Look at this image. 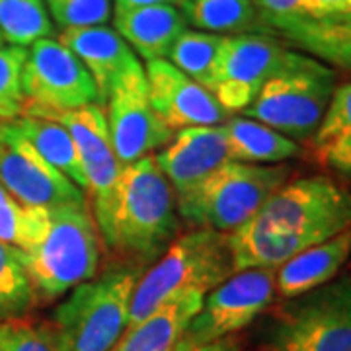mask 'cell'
I'll use <instances>...</instances> for the list:
<instances>
[{
  "label": "cell",
  "instance_id": "cell-26",
  "mask_svg": "<svg viewBox=\"0 0 351 351\" xmlns=\"http://www.w3.org/2000/svg\"><path fill=\"white\" fill-rule=\"evenodd\" d=\"M223 43H225V36L199 32V29H191V32L186 29L176 39L166 61L211 92L215 69L219 63Z\"/></svg>",
  "mask_w": 351,
  "mask_h": 351
},
{
  "label": "cell",
  "instance_id": "cell-10",
  "mask_svg": "<svg viewBox=\"0 0 351 351\" xmlns=\"http://www.w3.org/2000/svg\"><path fill=\"white\" fill-rule=\"evenodd\" d=\"M22 88L25 108L66 112L101 106L94 78L59 39H39L32 45L22 73Z\"/></svg>",
  "mask_w": 351,
  "mask_h": 351
},
{
  "label": "cell",
  "instance_id": "cell-19",
  "mask_svg": "<svg viewBox=\"0 0 351 351\" xmlns=\"http://www.w3.org/2000/svg\"><path fill=\"white\" fill-rule=\"evenodd\" d=\"M115 32L137 51L147 63L162 61L186 32V18L174 4H156L125 12H115Z\"/></svg>",
  "mask_w": 351,
  "mask_h": 351
},
{
  "label": "cell",
  "instance_id": "cell-13",
  "mask_svg": "<svg viewBox=\"0 0 351 351\" xmlns=\"http://www.w3.org/2000/svg\"><path fill=\"white\" fill-rule=\"evenodd\" d=\"M0 184L27 207L86 203L84 191L63 172L53 168L12 123H2Z\"/></svg>",
  "mask_w": 351,
  "mask_h": 351
},
{
  "label": "cell",
  "instance_id": "cell-36",
  "mask_svg": "<svg viewBox=\"0 0 351 351\" xmlns=\"http://www.w3.org/2000/svg\"><path fill=\"white\" fill-rule=\"evenodd\" d=\"M180 2L182 0H115V12H125V10L156 6V4H174V6H180Z\"/></svg>",
  "mask_w": 351,
  "mask_h": 351
},
{
  "label": "cell",
  "instance_id": "cell-4",
  "mask_svg": "<svg viewBox=\"0 0 351 351\" xmlns=\"http://www.w3.org/2000/svg\"><path fill=\"white\" fill-rule=\"evenodd\" d=\"M232 274L228 234L211 228H195L176 237L137 281L131 297L129 326L145 320L149 314L182 295H207Z\"/></svg>",
  "mask_w": 351,
  "mask_h": 351
},
{
  "label": "cell",
  "instance_id": "cell-29",
  "mask_svg": "<svg viewBox=\"0 0 351 351\" xmlns=\"http://www.w3.org/2000/svg\"><path fill=\"white\" fill-rule=\"evenodd\" d=\"M49 207H27L0 184V242L27 252L38 244L47 226Z\"/></svg>",
  "mask_w": 351,
  "mask_h": 351
},
{
  "label": "cell",
  "instance_id": "cell-11",
  "mask_svg": "<svg viewBox=\"0 0 351 351\" xmlns=\"http://www.w3.org/2000/svg\"><path fill=\"white\" fill-rule=\"evenodd\" d=\"M293 49L267 34L225 36L211 94L228 113L242 112L263 84L289 63Z\"/></svg>",
  "mask_w": 351,
  "mask_h": 351
},
{
  "label": "cell",
  "instance_id": "cell-21",
  "mask_svg": "<svg viewBox=\"0 0 351 351\" xmlns=\"http://www.w3.org/2000/svg\"><path fill=\"white\" fill-rule=\"evenodd\" d=\"M228 160L246 164H283L301 156L297 141L244 115H230L221 125Z\"/></svg>",
  "mask_w": 351,
  "mask_h": 351
},
{
  "label": "cell",
  "instance_id": "cell-17",
  "mask_svg": "<svg viewBox=\"0 0 351 351\" xmlns=\"http://www.w3.org/2000/svg\"><path fill=\"white\" fill-rule=\"evenodd\" d=\"M59 41L73 51L78 61L86 66L98 86L101 106L106 104L119 76L129 69V64L137 61L125 39L108 25L63 29Z\"/></svg>",
  "mask_w": 351,
  "mask_h": 351
},
{
  "label": "cell",
  "instance_id": "cell-37",
  "mask_svg": "<svg viewBox=\"0 0 351 351\" xmlns=\"http://www.w3.org/2000/svg\"><path fill=\"white\" fill-rule=\"evenodd\" d=\"M2 43H4V39H2V34H0V47H2Z\"/></svg>",
  "mask_w": 351,
  "mask_h": 351
},
{
  "label": "cell",
  "instance_id": "cell-18",
  "mask_svg": "<svg viewBox=\"0 0 351 351\" xmlns=\"http://www.w3.org/2000/svg\"><path fill=\"white\" fill-rule=\"evenodd\" d=\"M351 256V228L297 254L276 269V293L283 299L304 295L338 276Z\"/></svg>",
  "mask_w": 351,
  "mask_h": 351
},
{
  "label": "cell",
  "instance_id": "cell-1",
  "mask_svg": "<svg viewBox=\"0 0 351 351\" xmlns=\"http://www.w3.org/2000/svg\"><path fill=\"white\" fill-rule=\"evenodd\" d=\"M346 228H351L350 189L328 176L297 178L228 234L232 269H277Z\"/></svg>",
  "mask_w": 351,
  "mask_h": 351
},
{
  "label": "cell",
  "instance_id": "cell-35",
  "mask_svg": "<svg viewBox=\"0 0 351 351\" xmlns=\"http://www.w3.org/2000/svg\"><path fill=\"white\" fill-rule=\"evenodd\" d=\"M240 339L237 336H226V338L207 341V343H191L188 339H180L174 351H240Z\"/></svg>",
  "mask_w": 351,
  "mask_h": 351
},
{
  "label": "cell",
  "instance_id": "cell-28",
  "mask_svg": "<svg viewBox=\"0 0 351 351\" xmlns=\"http://www.w3.org/2000/svg\"><path fill=\"white\" fill-rule=\"evenodd\" d=\"M0 34L16 47H27L36 41L53 38L47 6L43 0H0Z\"/></svg>",
  "mask_w": 351,
  "mask_h": 351
},
{
  "label": "cell",
  "instance_id": "cell-14",
  "mask_svg": "<svg viewBox=\"0 0 351 351\" xmlns=\"http://www.w3.org/2000/svg\"><path fill=\"white\" fill-rule=\"evenodd\" d=\"M22 115L53 119L69 129L71 137L75 138L82 170L86 176V193L92 197V207L100 205L121 172V166L113 152L104 106L96 104V106H86L80 110H66V112L24 108Z\"/></svg>",
  "mask_w": 351,
  "mask_h": 351
},
{
  "label": "cell",
  "instance_id": "cell-7",
  "mask_svg": "<svg viewBox=\"0 0 351 351\" xmlns=\"http://www.w3.org/2000/svg\"><path fill=\"white\" fill-rule=\"evenodd\" d=\"M334 90L336 71L332 66L293 51L289 63L240 113L293 141H306L320 125Z\"/></svg>",
  "mask_w": 351,
  "mask_h": 351
},
{
  "label": "cell",
  "instance_id": "cell-23",
  "mask_svg": "<svg viewBox=\"0 0 351 351\" xmlns=\"http://www.w3.org/2000/svg\"><path fill=\"white\" fill-rule=\"evenodd\" d=\"M12 125L27 138V143L47 160V162L63 172L69 180H73L82 191L88 189L86 176L82 170V162L78 156L75 138L71 137L69 129L53 119L22 115Z\"/></svg>",
  "mask_w": 351,
  "mask_h": 351
},
{
  "label": "cell",
  "instance_id": "cell-2",
  "mask_svg": "<svg viewBox=\"0 0 351 351\" xmlns=\"http://www.w3.org/2000/svg\"><path fill=\"white\" fill-rule=\"evenodd\" d=\"M104 244L127 263H154L178 234L174 189L152 156L121 168L113 188L92 207Z\"/></svg>",
  "mask_w": 351,
  "mask_h": 351
},
{
  "label": "cell",
  "instance_id": "cell-25",
  "mask_svg": "<svg viewBox=\"0 0 351 351\" xmlns=\"http://www.w3.org/2000/svg\"><path fill=\"white\" fill-rule=\"evenodd\" d=\"M277 36L328 66H336L351 73V20L350 22L301 20L283 27Z\"/></svg>",
  "mask_w": 351,
  "mask_h": 351
},
{
  "label": "cell",
  "instance_id": "cell-24",
  "mask_svg": "<svg viewBox=\"0 0 351 351\" xmlns=\"http://www.w3.org/2000/svg\"><path fill=\"white\" fill-rule=\"evenodd\" d=\"M180 12L199 32L219 36L265 34L254 0H182Z\"/></svg>",
  "mask_w": 351,
  "mask_h": 351
},
{
  "label": "cell",
  "instance_id": "cell-27",
  "mask_svg": "<svg viewBox=\"0 0 351 351\" xmlns=\"http://www.w3.org/2000/svg\"><path fill=\"white\" fill-rule=\"evenodd\" d=\"M38 302V293L25 269L24 254L0 242V320L24 318Z\"/></svg>",
  "mask_w": 351,
  "mask_h": 351
},
{
  "label": "cell",
  "instance_id": "cell-22",
  "mask_svg": "<svg viewBox=\"0 0 351 351\" xmlns=\"http://www.w3.org/2000/svg\"><path fill=\"white\" fill-rule=\"evenodd\" d=\"M316 160L351 180V82L334 90L328 110L313 135Z\"/></svg>",
  "mask_w": 351,
  "mask_h": 351
},
{
  "label": "cell",
  "instance_id": "cell-16",
  "mask_svg": "<svg viewBox=\"0 0 351 351\" xmlns=\"http://www.w3.org/2000/svg\"><path fill=\"white\" fill-rule=\"evenodd\" d=\"M154 160L174 189L176 203L189 197L215 170L228 160L221 125L186 127L154 154Z\"/></svg>",
  "mask_w": 351,
  "mask_h": 351
},
{
  "label": "cell",
  "instance_id": "cell-8",
  "mask_svg": "<svg viewBox=\"0 0 351 351\" xmlns=\"http://www.w3.org/2000/svg\"><path fill=\"white\" fill-rule=\"evenodd\" d=\"M269 341L276 351H351V277L287 299L277 308Z\"/></svg>",
  "mask_w": 351,
  "mask_h": 351
},
{
  "label": "cell",
  "instance_id": "cell-20",
  "mask_svg": "<svg viewBox=\"0 0 351 351\" xmlns=\"http://www.w3.org/2000/svg\"><path fill=\"white\" fill-rule=\"evenodd\" d=\"M201 293H188L166 302L145 320L129 326L112 351H174L203 304Z\"/></svg>",
  "mask_w": 351,
  "mask_h": 351
},
{
  "label": "cell",
  "instance_id": "cell-34",
  "mask_svg": "<svg viewBox=\"0 0 351 351\" xmlns=\"http://www.w3.org/2000/svg\"><path fill=\"white\" fill-rule=\"evenodd\" d=\"M304 12L316 22H350L351 0H304Z\"/></svg>",
  "mask_w": 351,
  "mask_h": 351
},
{
  "label": "cell",
  "instance_id": "cell-38",
  "mask_svg": "<svg viewBox=\"0 0 351 351\" xmlns=\"http://www.w3.org/2000/svg\"><path fill=\"white\" fill-rule=\"evenodd\" d=\"M0 137H2V123H0Z\"/></svg>",
  "mask_w": 351,
  "mask_h": 351
},
{
  "label": "cell",
  "instance_id": "cell-5",
  "mask_svg": "<svg viewBox=\"0 0 351 351\" xmlns=\"http://www.w3.org/2000/svg\"><path fill=\"white\" fill-rule=\"evenodd\" d=\"M100 239L88 203L49 207L41 240L32 250L22 252L38 299H59L76 285L96 277L100 267Z\"/></svg>",
  "mask_w": 351,
  "mask_h": 351
},
{
  "label": "cell",
  "instance_id": "cell-9",
  "mask_svg": "<svg viewBox=\"0 0 351 351\" xmlns=\"http://www.w3.org/2000/svg\"><path fill=\"white\" fill-rule=\"evenodd\" d=\"M104 112L113 152L121 168L162 151L176 135L174 129L152 110L149 80L138 59L113 84Z\"/></svg>",
  "mask_w": 351,
  "mask_h": 351
},
{
  "label": "cell",
  "instance_id": "cell-6",
  "mask_svg": "<svg viewBox=\"0 0 351 351\" xmlns=\"http://www.w3.org/2000/svg\"><path fill=\"white\" fill-rule=\"evenodd\" d=\"M291 178L287 164L226 160L189 197L178 201V213L197 228L230 234L246 225Z\"/></svg>",
  "mask_w": 351,
  "mask_h": 351
},
{
  "label": "cell",
  "instance_id": "cell-12",
  "mask_svg": "<svg viewBox=\"0 0 351 351\" xmlns=\"http://www.w3.org/2000/svg\"><path fill=\"white\" fill-rule=\"evenodd\" d=\"M276 297V269H242L226 277L203 297L199 313L189 322L184 338L207 343L234 336L252 324Z\"/></svg>",
  "mask_w": 351,
  "mask_h": 351
},
{
  "label": "cell",
  "instance_id": "cell-31",
  "mask_svg": "<svg viewBox=\"0 0 351 351\" xmlns=\"http://www.w3.org/2000/svg\"><path fill=\"white\" fill-rule=\"evenodd\" d=\"M61 29L106 25L112 18V0H43Z\"/></svg>",
  "mask_w": 351,
  "mask_h": 351
},
{
  "label": "cell",
  "instance_id": "cell-33",
  "mask_svg": "<svg viewBox=\"0 0 351 351\" xmlns=\"http://www.w3.org/2000/svg\"><path fill=\"white\" fill-rule=\"evenodd\" d=\"M265 34L277 36L283 27L306 20L304 0H254Z\"/></svg>",
  "mask_w": 351,
  "mask_h": 351
},
{
  "label": "cell",
  "instance_id": "cell-32",
  "mask_svg": "<svg viewBox=\"0 0 351 351\" xmlns=\"http://www.w3.org/2000/svg\"><path fill=\"white\" fill-rule=\"evenodd\" d=\"M0 351H55L49 328L25 318L0 320Z\"/></svg>",
  "mask_w": 351,
  "mask_h": 351
},
{
  "label": "cell",
  "instance_id": "cell-30",
  "mask_svg": "<svg viewBox=\"0 0 351 351\" xmlns=\"http://www.w3.org/2000/svg\"><path fill=\"white\" fill-rule=\"evenodd\" d=\"M25 59V47H0V123H12L24 113L22 73Z\"/></svg>",
  "mask_w": 351,
  "mask_h": 351
},
{
  "label": "cell",
  "instance_id": "cell-15",
  "mask_svg": "<svg viewBox=\"0 0 351 351\" xmlns=\"http://www.w3.org/2000/svg\"><path fill=\"white\" fill-rule=\"evenodd\" d=\"M145 73L152 110L174 131L186 127L223 125L232 115L207 88L191 80L166 59L147 63Z\"/></svg>",
  "mask_w": 351,
  "mask_h": 351
},
{
  "label": "cell",
  "instance_id": "cell-3",
  "mask_svg": "<svg viewBox=\"0 0 351 351\" xmlns=\"http://www.w3.org/2000/svg\"><path fill=\"white\" fill-rule=\"evenodd\" d=\"M141 276L138 265L115 263L69 291L47 326L55 351H112L129 326L131 297Z\"/></svg>",
  "mask_w": 351,
  "mask_h": 351
}]
</instances>
